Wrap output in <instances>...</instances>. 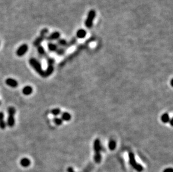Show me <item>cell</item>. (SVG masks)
<instances>
[{
    "instance_id": "cell-12",
    "label": "cell",
    "mask_w": 173,
    "mask_h": 172,
    "mask_svg": "<svg viewBox=\"0 0 173 172\" xmlns=\"http://www.w3.org/2000/svg\"><path fill=\"white\" fill-rule=\"evenodd\" d=\"M20 165L22 167H24V168H27L30 165L31 161H30V160L28 158H23L22 159H21L20 160Z\"/></svg>"
},
{
    "instance_id": "cell-19",
    "label": "cell",
    "mask_w": 173,
    "mask_h": 172,
    "mask_svg": "<svg viewBox=\"0 0 173 172\" xmlns=\"http://www.w3.org/2000/svg\"><path fill=\"white\" fill-rule=\"evenodd\" d=\"M116 147H117V143L116 141L113 139L110 140L108 143V148L109 149V150L112 151L116 149Z\"/></svg>"
},
{
    "instance_id": "cell-10",
    "label": "cell",
    "mask_w": 173,
    "mask_h": 172,
    "mask_svg": "<svg viewBox=\"0 0 173 172\" xmlns=\"http://www.w3.org/2000/svg\"><path fill=\"white\" fill-rule=\"evenodd\" d=\"M86 35H87V32L86 31L83 29H80L78 30L76 33V37L78 39H84L86 37Z\"/></svg>"
},
{
    "instance_id": "cell-27",
    "label": "cell",
    "mask_w": 173,
    "mask_h": 172,
    "mask_svg": "<svg viewBox=\"0 0 173 172\" xmlns=\"http://www.w3.org/2000/svg\"><path fill=\"white\" fill-rule=\"evenodd\" d=\"M163 172H173V169L171 168H166V169H164Z\"/></svg>"
},
{
    "instance_id": "cell-20",
    "label": "cell",
    "mask_w": 173,
    "mask_h": 172,
    "mask_svg": "<svg viewBox=\"0 0 173 172\" xmlns=\"http://www.w3.org/2000/svg\"><path fill=\"white\" fill-rule=\"evenodd\" d=\"M67 41L64 39H59L57 41V45L58 46H61V48H65L66 49V47L67 45Z\"/></svg>"
},
{
    "instance_id": "cell-26",
    "label": "cell",
    "mask_w": 173,
    "mask_h": 172,
    "mask_svg": "<svg viewBox=\"0 0 173 172\" xmlns=\"http://www.w3.org/2000/svg\"><path fill=\"white\" fill-rule=\"evenodd\" d=\"M49 30L47 28H44L40 32V35H42V36H47V35L48 34Z\"/></svg>"
},
{
    "instance_id": "cell-15",
    "label": "cell",
    "mask_w": 173,
    "mask_h": 172,
    "mask_svg": "<svg viewBox=\"0 0 173 172\" xmlns=\"http://www.w3.org/2000/svg\"><path fill=\"white\" fill-rule=\"evenodd\" d=\"M33 92V88L30 85H27L22 89V93L24 95L28 96L31 95Z\"/></svg>"
},
{
    "instance_id": "cell-23",
    "label": "cell",
    "mask_w": 173,
    "mask_h": 172,
    "mask_svg": "<svg viewBox=\"0 0 173 172\" xmlns=\"http://www.w3.org/2000/svg\"><path fill=\"white\" fill-rule=\"evenodd\" d=\"M66 50L67 49H66L65 48H58L56 52V53L58 56H63V55L65 54Z\"/></svg>"
},
{
    "instance_id": "cell-4",
    "label": "cell",
    "mask_w": 173,
    "mask_h": 172,
    "mask_svg": "<svg viewBox=\"0 0 173 172\" xmlns=\"http://www.w3.org/2000/svg\"><path fill=\"white\" fill-rule=\"evenodd\" d=\"M8 111V118H7V125L10 127H13L15 125V115L16 113V109L14 107H10L7 109Z\"/></svg>"
},
{
    "instance_id": "cell-17",
    "label": "cell",
    "mask_w": 173,
    "mask_h": 172,
    "mask_svg": "<svg viewBox=\"0 0 173 172\" xmlns=\"http://www.w3.org/2000/svg\"><path fill=\"white\" fill-rule=\"evenodd\" d=\"M61 119L63 120V121H69L70 120H71V115L70 113H69L67 112H62V113L61 114Z\"/></svg>"
},
{
    "instance_id": "cell-1",
    "label": "cell",
    "mask_w": 173,
    "mask_h": 172,
    "mask_svg": "<svg viewBox=\"0 0 173 172\" xmlns=\"http://www.w3.org/2000/svg\"><path fill=\"white\" fill-rule=\"evenodd\" d=\"M94 149L95 155H94V160L96 163L99 164L101 161V151H102V145L99 139H96L94 142Z\"/></svg>"
},
{
    "instance_id": "cell-18",
    "label": "cell",
    "mask_w": 173,
    "mask_h": 172,
    "mask_svg": "<svg viewBox=\"0 0 173 172\" xmlns=\"http://www.w3.org/2000/svg\"><path fill=\"white\" fill-rule=\"evenodd\" d=\"M170 120V116L168 113H163L162 117H161V120H162V122L164 124H167L168 122H169Z\"/></svg>"
},
{
    "instance_id": "cell-29",
    "label": "cell",
    "mask_w": 173,
    "mask_h": 172,
    "mask_svg": "<svg viewBox=\"0 0 173 172\" xmlns=\"http://www.w3.org/2000/svg\"><path fill=\"white\" fill-rule=\"evenodd\" d=\"M169 123H170V125H171V126H172V118L171 117V118H170V120L169 121Z\"/></svg>"
},
{
    "instance_id": "cell-25",
    "label": "cell",
    "mask_w": 173,
    "mask_h": 172,
    "mask_svg": "<svg viewBox=\"0 0 173 172\" xmlns=\"http://www.w3.org/2000/svg\"><path fill=\"white\" fill-rule=\"evenodd\" d=\"M46 59H47V63H48V65H53V64H54V62H55V59L54 58L48 57Z\"/></svg>"
},
{
    "instance_id": "cell-2",
    "label": "cell",
    "mask_w": 173,
    "mask_h": 172,
    "mask_svg": "<svg viewBox=\"0 0 173 172\" xmlns=\"http://www.w3.org/2000/svg\"><path fill=\"white\" fill-rule=\"evenodd\" d=\"M29 64L32 67L39 76L45 78L44 70L43 69L41 63L39 62L37 59L31 58L29 59Z\"/></svg>"
},
{
    "instance_id": "cell-28",
    "label": "cell",
    "mask_w": 173,
    "mask_h": 172,
    "mask_svg": "<svg viewBox=\"0 0 173 172\" xmlns=\"http://www.w3.org/2000/svg\"><path fill=\"white\" fill-rule=\"evenodd\" d=\"M67 172H74V171L72 167H68L67 168Z\"/></svg>"
},
{
    "instance_id": "cell-3",
    "label": "cell",
    "mask_w": 173,
    "mask_h": 172,
    "mask_svg": "<svg viewBox=\"0 0 173 172\" xmlns=\"http://www.w3.org/2000/svg\"><path fill=\"white\" fill-rule=\"evenodd\" d=\"M129 163L131 167L138 172H141L143 170V167L141 164L136 162L135 154L132 152H129L128 154Z\"/></svg>"
},
{
    "instance_id": "cell-8",
    "label": "cell",
    "mask_w": 173,
    "mask_h": 172,
    "mask_svg": "<svg viewBox=\"0 0 173 172\" xmlns=\"http://www.w3.org/2000/svg\"><path fill=\"white\" fill-rule=\"evenodd\" d=\"M6 84L12 88H16L18 86V82L13 78H7L6 80Z\"/></svg>"
},
{
    "instance_id": "cell-16",
    "label": "cell",
    "mask_w": 173,
    "mask_h": 172,
    "mask_svg": "<svg viewBox=\"0 0 173 172\" xmlns=\"http://www.w3.org/2000/svg\"><path fill=\"white\" fill-rule=\"evenodd\" d=\"M4 114L2 112H0V128L1 129H5L6 127V123L4 120Z\"/></svg>"
},
{
    "instance_id": "cell-6",
    "label": "cell",
    "mask_w": 173,
    "mask_h": 172,
    "mask_svg": "<svg viewBox=\"0 0 173 172\" xmlns=\"http://www.w3.org/2000/svg\"><path fill=\"white\" fill-rule=\"evenodd\" d=\"M28 50V45L26 44H24L19 47V48L16 50L17 56L18 57H22L27 53Z\"/></svg>"
},
{
    "instance_id": "cell-14",
    "label": "cell",
    "mask_w": 173,
    "mask_h": 172,
    "mask_svg": "<svg viewBox=\"0 0 173 172\" xmlns=\"http://www.w3.org/2000/svg\"><path fill=\"white\" fill-rule=\"evenodd\" d=\"M54 71V66L53 65H48L47 69L44 71L45 78L49 77L53 73Z\"/></svg>"
},
{
    "instance_id": "cell-7",
    "label": "cell",
    "mask_w": 173,
    "mask_h": 172,
    "mask_svg": "<svg viewBox=\"0 0 173 172\" xmlns=\"http://www.w3.org/2000/svg\"><path fill=\"white\" fill-rule=\"evenodd\" d=\"M60 36L61 34L60 32H58V31H54V32L50 34L48 36H46L45 39L48 41L51 42L52 41L58 40V39H59V38H60Z\"/></svg>"
},
{
    "instance_id": "cell-5",
    "label": "cell",
    "mask_w": 173,
    "mask_h": 172,
    "mask_svg": "<svg viewBox=\"0 0 173 172\" xmlns=\"http://www.w3.org/2000/svg\"><path fill=\"white\" fill-rule=\"evenodd\" d=\"M96 16V12L94 10H90L88 14L87 17L85 22V26L88 29H91L93 25V22L94 21Z\"/></svg>"
},
{
    "instance_id": "cell-13",
    "label": "cell",
    "mask_w": 173,
    "mask_h": 172,
    "mask_svg": "<svg viewBox=\"0 0 173 172\" xmlns=\"http://www.w3.org/2000/svg\"><path fill=\"white\" fill-rule=\"evenodd\" d=\"M37 51L38 54L40 55L41 56L44 57L45 58H47L48 57H49L47 54L46 53V52L45 50V49L44 48V47L42 46V45H40L37 47Z\"/></svg>"
},
{
    "instance_id": "cell-30",
    "label": "cell",
    "mask_w": 173,
    "mask_h": 172,
    "mask_svg": "<svg viewBox=\"0 0 173 172\" xmlns=\"http://www.w3.org/2000/svg\"><path fill=\"white\" fill-rule=\"evenodd\" d=\"M172 82H173V79L172 78L171 80V87H173V85H172Z\"/></svg>"
},
{
    "instance_id": "cell-11",
    "label": "cell",
    "mask_w": 173,
    "mask_h": 172,
    "mask_svg": "<svg viewBox=\"0 0 173 172\" xmlns=\"http://www.w3.org/2000/svg\"><path fill=\"white\" fill-rule=\"evenodd\" d=\"M47 46H48L49 51L50 52H56L58 48V46L57 44L52 42H49L47 44Z\"/></svg>"
},
{
    "instance_id": "cell-31",
    "label": "cell",
    "mask_w": 173,
    "mask_h": 172,
    "mask_svg": "<svg viewBox=\"0 0 173 172\" xmlns=\"http://www.w3.org/2000/svg\"><path fill=\"white\" fill-rule=\"evenodd\" d=\"M1 105V102L0 101V105Z\"/></svg>"
},
{
    "instance_id": "cell-9",
    "label": "cell",
    "mask_w": 173,
    "mask_h": 172,
    "mask_svg": "<svg viewBox=\"0 0 173 172\" xmlns=\"http://www.w3.org/2000/svg\"><path fill=\"white\" fill-rule=\"evenodd\" d=\"M46 38V36H42V35H40V36L37 37L36 39H35V40L33 42V45L35 47H37L41 45L42 42L44 41Z\"/></svg>"
},
{
    "instance_id": "cell-22",
    "label": "cell",
    "mask_w": 173,
    "mask_h": 172,
    "mask_svg": "<svg viewBox=\"0 0 173 172\" xmlns=\"http://www.w3.org/2000/svg\"><path fill=\"white\" fill-rule=\"evenodd\" d=\"M51 113H52V115H53L54 117H57L61 113V111L60 108H56L52 109V111H51Z\"/></svg>"
},
{
    "instance_id": "cell-24",
    "label": "cell",
    "mask_w": 173,
    "mask_h": 172,
    "mask_svg": "<svg viewBox=\"0 0 173 172\" xmlns=\"http://www.w3.org/2000/svg\"><path fill=\"white\" fill-rule=\"evenodd\" d=\"M53 120L54 123L56 125H58V126H60V125L63 124V120L61 118H60V117H54Z\"/></svg>"
},
{
    "instance_id": "cell-21",
    "label": "cell",
    "mask_w": 173,
    "mask_h": 172,
    "mask_svg": "<svg viewBox=\"0 0 173 172\" xmlns=\"http://www.w3.org/2000/svg\"><path fill=\"white\" fill-rule=\"evenodd\" d=\"M77 42V39L76 38H72L71 40L69 42H68L67 43V45L66 47V49H67L68 48H70V47H71L72 46H73L74 44H76V43Z\"/></svg>"
}]
</instances>
